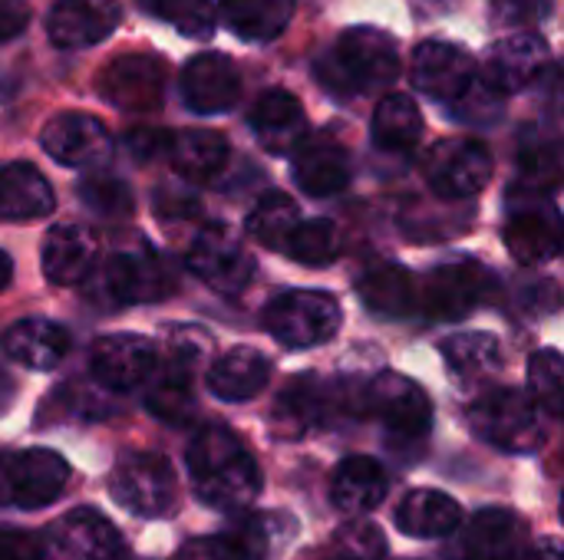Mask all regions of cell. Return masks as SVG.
<instances>
[{
    "mask_svg": "<svg viewBox=\"0 0 564 560\" xmlns=\"http://www.w3.org/2000/svg\"><path fill=\"white\" fill-rule=\"evenodd\" d=\"M188 475L195 495L218 512H245L261 492L258 462L228 426H205L192 439Z\"/></svg>",
    "mask_w": 564,
    "mask_h": 560,
    "instance_id": "cell-1",
    "label": "cell"
},
{
    "mask_svg": "<svg viewBox=\"0 0 564 560\" xmlns=\"http://www.w3.org/2000/svg\"><path fill=\"white\" fill-rule=\"evenodd\" d=\"M400 50L393 36L380 26H350L340 33L337 46L321 56L317 79L340 96H364L390 86L400 76Z\"/></svg>",
    "mask_w": 564,
    "mask_h": 560,
    "instance_id": "cell-2",
    "label": "cell"
},
{
    "mask_svg": "<svg viewBox=\"0 0 564 560\" xmlns=\"http://www.w3.org/2000/svg\"><path fill=\"white\" fill-rule=\"evenodd\" d=\"M469 426L482 442L502 452H516V455L539 452L549 442V432L535 403L525 393L509 389V386L482 393L469 406Z\"/></svg>",
    "mask_w": 564,
    "mask_h": 560,
    "instance_id": "cell-3",
    "label": "cell"
},
{
    "mask_svg": "<svg viewBox=\"0 0 564 560\" xmlns=\"http://www.w3.org/2000/svg\"><path fill=\"white\" fill-rule=\"evenodd\" d=\"M208 347V337L202 330H178L172 337V353L169 360L162 363L159 373H152L145 383V409L169 422V426H188L198 413V399H195V386H192V376H195V366L202 360Z\"/></svg>",
    "mask_w": 564,
    "mask_h": 560,
    "instance_id": "cell-4",
    "label": "cell"
},
{
    "mask_svg": "<svg viewBox=\"0 0 564 560\" xmlns=\"http://www.w3.org/2000/svg\"><path fill=\"white\" fill-rule=\"evenodd\" d=\"M340 304L327 290H288L264 310V330L288 350H314L337 337Z\"/></svg>",
    "mask_w": 564,
    "mask_h": 560,
    "instance_id": "cell-5",
    "label": "cell"
},
{
    "mask_svg": "<svg viewBox=\"0 0 564 560\" xmlns=\"http://www.w3.org/2000/svg\"><path fill=\"white\" fill-rule=\"evenodd\" d=\"M66 482L69 465L53 449L0 452V508H46L63 495Z\"/></svg>",
    "mask_w": 564,
    "mask_h": 560,
    "instance_id": "cell-6",
    "label": "cell"
},
{
    "mask_svg": "<svg viewBox=\"0 0 564 560\" xmlns=\"http://www.w3.org/2000/svg\"><path fill=\"white\" fill-rule=\"evenodd\" d=\"M112 498L139 518H165L175 512L178 485L172 465L155 452H129L112 472Z\"/></svg>",
    "mask_w": 564,
    "mask_h": 560,
    "instance_id": "cell-7",
    "label": "cell"
},
{
    "mask_svg": "<svg viewBox=\"0 0 564 560\" xmlns=\"http://www.w3.org/2000/svg\"><path fill=\"white\" fill-rule=\"evenodd\" d=\"M426 185L443 201L479 195L492 178V152L479 139H443L423 162Z\"/></svg>",
    "mask_w": 564,
    "mask_h": 560,
    "instance_id": "cell-8",
    "label": "cell"
},
{
    "mask_svg": "<svg viewBox=\"0 0 564 560\" xmlns=\"http://www.w3.org/2000/svg\"><path fill=\"white\" fill-rule=\"evenodd\" d=\"M36 560H129V551L112 521L99 512L76 508L46 528Z\"/></svg>",
    "mask_w": 564,
    "mask_h": 560,
    "instance_id": "cell-9",
    "label": "cell"
},
{
    "mask_svg": "<svg viewBox=\"0 0 564 560\" xmlns=\"http://www.w3.org/2000/svg\"><path fill=\"white\" fill-rule=\"evenodd\" d=\"M169 66L155 53H122L109 59L96 79L99 96L122 112H152L162 106Z\"/></svg>",
    "mask_w": 564,
    "mask_h": 560,
    "instance_id": "cell-10",
    "label": "cell"
},
{
    "mask_svg": "<svg viewBox=\"0 0 564 560\" xmlns=\"http://www.w3.org/2000/svg\"><path fill=\"white\" fill-rule=\"evenodd\" d=\"M188 267L212 290L235 297L254 277V257L228 224H208L195 234L188 251Z\"/></svg>",
    "mask_w": 564,
    "mask_h": 560,
    "instance_id": "cell-11",
    "label": "cell"
},
{
    "mask_svg": "<svg viewBox=\"0 0 564 560\" xmlns=\"http://www.w3.org/2000/svg\"><path fill=\"white\" fill-rule=\"evenodd\" d=\"M364 406L370 416H377L390 432L420 439L433 426V403L423 393L420 383L400 373H380L364 389Z\"/></svg>",
    "mask_w": 564,
    "mask_h": 560,
    "instance_id": "cell-12",
    "label": "cell"
},
{
    "mask_svg": "<svg viewBox=\"0 0 564 560\" xmlns=\"http://www.w3.org/2000/svg\"><path fill=\"white\" fill-rule=\"evenodd\" d=\"M99 287L112 304L129 307L165 297L172 290V277L149 244H135L129 251H116L106 261V267L99 271Z\"/></svg>",
    "mask_w": 564,
    "mask_h": 560,
    "instance_id": "cell-13",
    "label": "cell"
},
{
    "mask_svg": "<svg viewBox=\"0 0 564 560\" xmlns=\"http://www.w3.org/2000/svg\"><path fill=\"white\" fill-rule=\"evenodd\" d=\"M479 76L476 69V59L469 50H463L459 43H449V40H426L413 50V59H410V79L413 86L436 99V102H456L469 86L473 79Z\"/></svg>",
    "mask_w": 564,
    "mask_h": 560,
    "instance_id": "cell-14",
    "label": "cell"
},
{
    "mask_svg": "<svg viewBox=\"0 0 564 560\" xmlns=\"http://www.w3.org/2000/svg\"><path fill=\"white\" fill-rule=\"evenodd\" d=\"M43 152L66 168H96L112 158L109 129L89 112H59L40 132Z\"/></svg>",
    "mask_w": 564,
    "mask_h": 560,
    "instance_id": "cell-15",
    "label": "cell"
},
{
    "mask_svg": "<svg viewBox=\"0 0 564 560\" xmlns=\"http://www.w3.org/2000/svg\"><path fill=\"white\" fill-rule=\"evenodd\" d=\"M506 248L525 267H535V264L558 257V251H562V215H558V208L552 201H545L542 195H525L509 215Z\"/></svg>",
    "mask_w": 564,
    "mask_h": 560,
    "instance_id": "cell-16",
    "label": "cell"
},
{
    "mask_svg": "<svg viewBox=\"0 0 564 560\" xmlns=\"http://www.w3.org/2000/svg\"><path fill=\"white\" fill-rule=\"evenodd\" d=\"M489 294V274L476 261H449L430 271L423 284V310L433 320H459L473 314Z\"/></svg>",
    "mask_w": 564,
    "mask_h": 560,
    "instance_id": "cell-17",
    "label": "cell"
},
{
    "mask_svg": "<svg viewBox=\"0 0 564 560\" xmlns=\"http://www.w3.org/2000/svg\"><path fill=\"white\" fill-rule=\"evenodd\" d=\"M182 99L192 112H228L241 99V73L225 53H198L182 69Z\"/></svg>",
    "mask_w": 564,
    "mask_h": 560,
    "instance_id": "cell-18",
    "label": "cell"
},
{
    "mask_svg": "<svg viewBox=\"0 0 564 560\" xmlns=\"http://www.w3.org/2000/svg\"><path fill=\"white\" fill-rule=\"evenodd\" d=\"M155 347L139 333H106L89 350L96 380L109 389H135L155 373Z\"/></svg>",
    "mask_w": 564,
    "mask_h": 560,
    "instance_id": "cell-19",
    "label": "cell"
},
{
    "mask_svg": "<svg viewBox=\"0 0 564 560\" xmlns=\"http://www.w3.org/2000/svg\"><path fill=\"white\" fill-rule=\"evenodd\" d=\"M119 20V0H56L46 17V33L63 50H86L112 36Z\"/></svg>",
    "mask_w": 564,
    "mask_h": 560,
    "instance_id": "cell-20",
    "label": "cell"
},
{
    "mask_svg": "<svg viewBox=\"0 0 564 560\" xmlns=\"http://www.w3.org/2000/svg\"><path fill=\"white\" fill-rule=\"evenodd\" d=\"M330 413V386L314 376H294L291 383H284V389L274 399L271 409V432L284 442L304 439L311 436Z\"/></svg>",
    "mask_w": 564,
    "mask_h": 560,
    "instance_id": "cell-21",
    "label": "cell"
},
{
    "mask_svg": "<svg viewBox=\"0 0 564 560\" xmlns=\"http://www.w3.org/2000/svg\"><path fill=\"white\" fill-rule=\"evenodd\" d=\"M294 182L301 191H307L311 198H330L340 195L350 185L354 165L347 149L330 139V135H307L297 149H294Z\"/></svg>",
    "mask_w": 564,
    "mask_h": 560,
    "instance_id": "cell-22",
    "label": "cell"
},
{
    "mask_svg": "<svg viewBox=\"0 0 564 560\" xmlns=\"http://www.w3.org/2000/svg\"><path fill=\"white\" fill-rule=\"evenodd\" d=\"M251 132L271 155H291L307 139V116L288 89H268L251 106Z\"/></svg>",
    "mask_w": 564,
    "mask_h": 560,
    "instance_id": "cell-23",
    "label": "cell"
},
{
    "mask_svg": "<svg viewBox=\"0 0 564 560\" xmlns=\"http://www.w3.org/2000/svg\"><path fill=\"white\" fill-rule=\"evenodd\" d=\"M40 261H43V274L50 284L73 287L93 277L96 261H99V241L83 224H59L46 234Z\"/></svg>",
    "mask_w": 564,
    "mask_h": 560,
    "instance_id": "cell-24",
    "label": "cell"
},
{
    "mask_svg": "<svg viewBox=\"0 0 564 560\" xmlns=\"http://www.w3.org/2000/svg\"><path fill=\"white\" fill-rule=\"evenodd\" d=\"M549 43L539 33H512L502 43H496L492 56H489V69H486V83L496 92H516L522 86H529L535 76H542V69L549 66Z\"/></svg>",
    "mask_w": 564,
    "mask_h": 560,
    "instance_id": "cell-25",
    "label": "cell"
},
{
    "mask_svg": "<svg viewBox=\"0 0 564 560\" xmlns=\"http://www.w3.org/2000/svg\"><path fill=\"white\" fill-rule=\"evenodd\" d=\"M357 294L360 300L380 314V317H406L420 307V290L416 281L406 267H400L397 261H373L360 271L357 277Z\"/></svg>",
    "mask_w": 564,
    "mask_h": 560,
    "instance_id": "cell-26",
    "label": "cell"
},
{
    "mask_svg": "<svg viewBox=\"0 0 564 560\" xmlns=\"http://www.w3.org/2000/svg\"><path fill=\"white\" fill-rule=\"evenodd\" d=\"M69 343V333L46 317H26L3 333V353L26 370H56L66 360Z\"/></svg>",
    "mask_w": 564,
    "mask_h": 560,
    "instance_id": "cell-27",
    "label": "cell"
},
{
    "mask_svg": "<svg viewBox=\"0 0 564 560\" xmlns=\"http://www.w3.org/2000/svg\"><path fill=\"white\" fill-rule=\"evenodd\" d=\"M271 383V360L254 347H231L208 370V389L225 403H248Z\"/></svg>",
    "mask_w": 564,
    "mask_h": 560,
    "instance_id": "cell-28",
    "label": "cell"
},
{
    "mask_svg": "<svg viewBox=\"0 0 564 560\" xmlns=\"http://www.w3.org/2000/svg\"><path fill=\"white\" fill-rule=\"evenodd\" d=\"M56 198L43 172L30 162H10L0 168V218L40 221L53 211Z\"/></svg>",
    "mask_w": 564,
    "mask_h": 560,
    "instance_id": "cell-29",
    "label": "cell"
},
{
    "mask_svg": "<svg viewBox=\"0 0 564 560\" xmlns=\"http://www.w3.org/2000/svg\"><path fill=\"white\" fill-rule=\"evenodd\" d=\"M387 498V472L377 459L350 455L330 475V502L344 515H367Z\"/></svg>",
    "mask_w": 564,
    "mask_h": 560,
    "instance_id": "cell-30",
    "label": "cell"
},
{
    "mask_svg": "<svg viewBox=\"0 0 564 560\" xmlns=\"http://www.w3.org/2000/svg\"><path fill=\"white\" fill-rule=\"evenodd\" d=\"M466 560H519L522 554V521L506 508L479 512L463 531Z\"/></svg>",
    "mask_w": 564,
    "mask_h": 560,
    "instance_id": "cell-31",
    "label": "cell"
},
{
    "mask_svg": "<svg viewBox=\"0 0 564 560\" xmlns=\"http://www.w3.org/2000/svg\"><path fill=\"white\" fill-rule=\"evenodd\" d=\"M165 155L172 158V168L182 178L208 182L228 162V139L212 129H182V132L169 135Z\"/></svg>",
    "mask_w": 564,
    "mask_h": 560,
    "instance_id": "cell-32",
    "label": "cell"
},
{
    "mask_svg": "<svg viewBox=\"0 0 564 560\" xmlns=\"http://www.w3.org/2000/svg\"><path fill=\"white\" fill-rule=\"evenodd\" d=\"M459 521L463 508L456 498L436 488H416L397 508V525L410 538H446L459 528Z\"/></svg>",
    "mask_w": 564,
    "mask_h": 560,
    "instance_id": "cell-33",
    "label": "cell"
},
{
    "mask_svg": "<svg viewBox=\"0 0 564 560\" xmlns=\"http://www.w3.org/2000/svg\"><path fill=\"white\" fill-rule=\"evenodd\" d=\"M294 7L297 0H221L215 10L235 36L248 43H268L284 33Z\"/></svg>",
    "mask_w": 564,
    "mask_h": 560,
    "instance_id": "cell-34",
    "label": "cell"
},
{
    "mask_svg": "<svg viewBox=\"0 0 564 560\" xmlns=\"http://www.w3.org/2000/svg\"><path fill=\"white\" fill-rule=\"evenodd\" d=\"M373 142L383 152H406L423 135V112L406 92H390L377 102L373 122H370Z\"/></svg>",
    "mask_w": 564,
    "mask_h": 560,
    "instance_id": "cell-35",
    "label": "cell"
},
{
    "mask_svg": "<svg viewBox=\"0 0 564 560\" xmlns=\"http://www.w3.org/2000/svg\"><path fill=\"white\" fill-rule=\"evenodd\" d=\"M443 360L456 380L473 383V380H482L499 370L502 350L492 333L469 330V333H456V337L443 340Z\"/></svg>",
    "mask_w": 564,
    "mask_h": 560,
    "instance_id": "cell-36",
    "label": "cell"
},
{
    "mask_svg": "<svg viewBox=\"0 0 564 560\" xmlns=\"http://www.w3.org/2000/svg\"><path fill=\"white\" fill-rule=\"evenodd\" d=\"M297 224H301V208L284 191H268L248 215V234L271 251H284Z\"/></svg>",
    "mask_w": 564,
    "mask_h": 560,
    "instance_id": "cell-37",
    "label": "cell"
},
{
    "mask_svg": "<svg viewBox=\"0 0 564 560\" xmlns=\"http://www.w3.org/2000/svg\"><path fill=\"white\" fill-rule=\"evenodd\" d=\"M139 7L188 40H208L218 26V10L212 0H139Z\"/></svg>",
    "mask_w": 564,
    "mask_h": 560,
    "instance_id": "cell-38",
    "label": "cell"
},
{
    "mask_svg": "<svg viewBox=\"0 0 564 560\" xmlns=\"http://www.w3.org/2000/svg\"><path fill=\"white\" fill-rule=\"evenodd\" d=\"M562 380L564 360L558 350H539L529 360V399L535 403L539 413H549L552 419L562 416Z\"/></svg>",
    "mask_w": 564,
    "mask_h": 560,
    "instance_id": "cell-39",
    "label": "cell"
},
{
    "mask_svg": "<svg viewBox=\"0 0 564 560\" xmlns=\"http://www.w3.org/2000/svg\"><path fill=\"white\" fill-rule=\"evenodd\" d=\"M340 251L337 244V228L327 221V218H314V221H301L294 228V234L288 238L284 244V254L291 261H301V264H327L334 261Z\"/></svg>",
    "mask_w": 564,
    "mask_h": 560,
    "instance_id": "cell-40",
    "label": "cell"
},
{
    "mask_svg": "<svg viewBox=\"0 0 564 560\" xmlns=\"http://www.w3.org/2000/svg\"><path fill=\"white\" fill-rule=\"evenodd\" d=\"M79 201L102 218H126L135 208L129 185L116 175H89L79 182Z\"/></svg>",
    "mask_w": 564,
    "mask_h": 560,
    "instance_id": "cell-41",
    "label": "cell"
},
{
    "mask_svg": "<svg viewBox=\"0 0 564 560\" xmlns=\"http://www.w3.org/2000/svg\"><path fill=\"white\" fill-rule=\"evenodd\" d=\"M519 168H522V191L525 195H549L562 178L558 145L555 142L525 145L519 155Z\"/></svg>",
    "mask_w": 564,
    "mask_h": 560,
    "instance_id": "cell-42",
    "label": "cell"
},
{
    "mask_svg": "<svg viewBox=\"0 0 564 560\" xmlns=\"http://www.w3.org/2000/svg\"><path fill=\"white\" fill-rule=\"evenodd\" d=\"M502 106H506V96L496 92V89L486 83V76H476L473 86L453 102V112H456L459 119H466L469 125H492V122L502 116Z\"/></svg>",
    "mask_w": 564,
    "mask_h": 560,
    "instance_id": "cell-43",
    "label": "cell"
},
{
    "mask_svg": "<svg viewBox=\"0 0 564 560\" xmlns=\"http://www.w3.org/2000/svg\"><path fill=\"white\" fill-rule=\"evenodd\" d=\"M175 560H248V545L235 535H208L182 545Z\"/></svg>",
    "mask_w": 564,
    "mask_h": 560,
    "instance_id": "cell-44",
    "label": "cell"
},
{
    "mask_svg": "<svg viewBox=\"0 0 564 560\" xmlns=\"http://www.w3.org/2000/svg\"><path fill=\"white\" fill-rule=\"evenodd\" d=\"M337 545L344 548V554L354 560H383L387 554V541L380 535V528L373 525H347L337 538Z\"/></svg>",
    "mask_w": 564,
    "mask_h": 560,
    "instance_id": "cell-45",
    "label": "cell"
},
{
    "mask_svg": "<svg viewBox=\"0 0 564 560\" xmlns=\"http://www.w3.org/2000/svg\"><path fill=\"white\" fill-rule=\"evenodd\" d=\"M155 215L159 218H192L198 215V198L188 188H159L155 191Z\"/></svg>",
    "mask_w": 564,
    "mask_h": 560,
    "instance_id": "cell-46",
    "label": "cell"
},
{
    "mask_svg": "<svg viewBox=\"0 0 564 560\" xmlns=\"http://www.w3.org/2000/svg\"><path fill=\"white\" fill-rule=\"evenodd\" d=\"M30 23V3L26 0H0V43L20 36Z\"/></svg>",
    "mask_w": 564,
    "mask_h": 560,
    "instance_id": "cell-47",
    "label": "cell"
},
{
    "mask_svg": "<svg viewBox=\"0 0 564 560\" xmlns=\"http://www.w3.org/2000/svg\"><path fill=\"white\" fill-rule=\"evenodd\" d=\"M0 560H36V541L20 528H0Z\"/></svg>",
    "mask_w": 564,
    "mask_h": 560,
    "instance_id": "cell-48",
    "label": "cell"
},
{
    "mask_svg": "<svg viewBox=\"0 0 564 560\" xmlns=\"http://www.w3.org/2000/svg\"><path fill=\"white\" fill-rule=\"evenodd\" d=\"M165 145H169V135H165V132L142 129V132H132V135H129V149H132V155H135L139 162H149L152 155L165 152Z\"/></svg>",
    "mask_w": 564,
    "mask_h": 560,
    "instance_id": "cell-49",
    "label": "cell"
},
{
    "mask_svg": "<svg viewBox=\"0 0 564 560\" xmlns=\"http://www.w3.org/2000/svg\"><path fill=\"white\" fill-rule=\"evenodd\" d=\"M545 3L542 0H496L499 20H532Z\"/></svg>",
    "mask_w": 564,
    "mask_h": 560,
    "instance_id": "cell-50",
    "label": "cell"
},
{
    "mask_svg": "<svg viewBox=\"0 0 564 560\" xmlns=\"http://www.w3.org/2000/svg\"><path fill=\"white\" fill-rule=\"evenodd\" d=\"M519 560H564L562 545L552 541V538H549V541H539V545H532L529 551H522Z\"/></svg>",
    "mask_w": 564,
    "mask_h": 560,
    "instance_id": "cell-51",
    "label": "cell"
},
{
    "mask_svg": "<svg viewBox=\"0 0 564 560\" xmlns=\"http://www.w3.org/2000/svg\"><path fill=\"white\" fill-rule=\"evenodd\" d=\"M10 281H13V261H10L7 251H0V290H7Z\"/></svg>",
    "mask_w": 564,
    "mask_h": 560,
    "instance_id": "cell-52",
    "label": "cell"
},
{
    "mask_svg": "<svg viewBox=\"0 0 564 560\" xmlns=\"http://www.w3.org/2000/svg\"><path fill=\"white\" fill-rule=\"evenodd\" d=\"M330 560H354V558H347V554H337V558H330Z\"/></svg>",
    "mask_w": 564,
    "mask_h": 560,
    "instance_id": "cell-53",
    "label": "cell"
}]
</instances>
